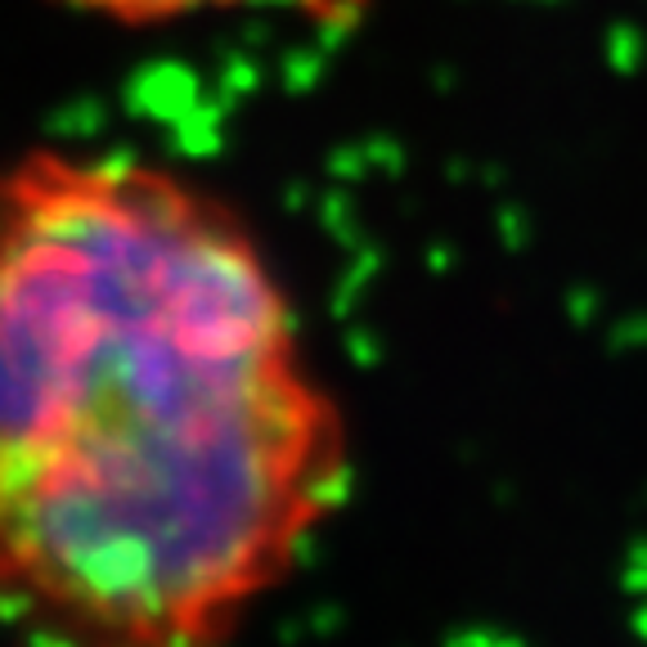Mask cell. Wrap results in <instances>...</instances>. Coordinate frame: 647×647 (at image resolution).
<instances>
[{"label": "cell", "instance_id": "6da1fadb", "mask_svg": "<svg viewBox=\"0 0 647 647\" xmlns=\"http://www.w3.org/2000/svg\"><path fill=\"white\" fill-rule=\"evenodd\" d=\"M347 481L248 216L136 149L0 158V629L226 647Z\"/></svg>", "mask_w": 647, "mask_h": 647}, {"label": "cell", "instance_id": "7a4b0ae2", "mask_svg": "<svg viewBox=\"0 0 647 647\" xmlns=\"http://www.w3.org/2000/svg\"><path fill=\"white\" fill-rule=\"evenodd\" d=\"M46 6L122 32H158L211 14H288L324 32H351L374 14L378 0H46Z\"/></svg>", "mask_w": 647, "mask_h": 647}]
</instances>
